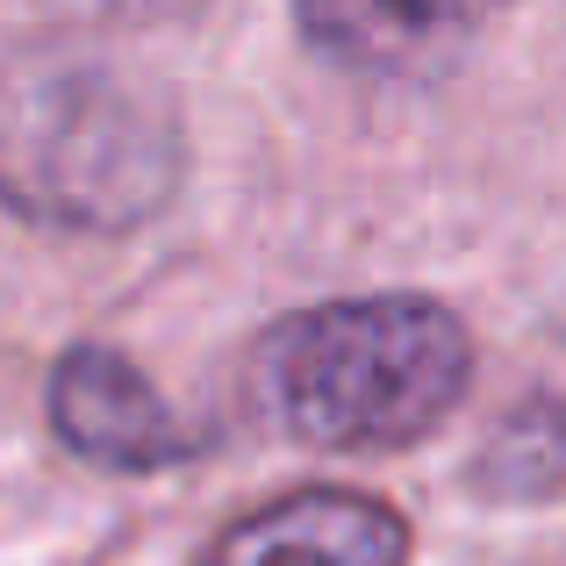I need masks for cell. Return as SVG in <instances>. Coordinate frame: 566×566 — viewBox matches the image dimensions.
I'll return each instance as SVG.
<instances>
[{
  "label": "cell",
  "mask_w": 566,
  "mask_h": 566,
  "mask_svg": "<svg viewBox=\"0 0 566 566\" xmlns=\"http://www.w3.org/2000/svg\"><path fill=\"white\" fill-rule=\"evenodd\" d=\"M208 566H409V516L359 488H294L237 516Z\"/></svg>",
  "instance_id": "277c9868"
},
{
  "label": "cell",
  "mask_w": 566,
  "mask_h": 566,
  "mask_svg": "<svg viewBox=\"0 0 566 566\" xmlns=\"http://www.w3.org/2000/svg\"><path fill=\"white\" fill-rule=\"evenodd\" d=\"M51 430L72 459L108 473H158L201 452L151 374L108 345H72L51 366Z\"/></svg>",
  "instance_id": "3957f363"
},
{
  "label": "cell",
  "mask_w": 566,
  "mask_h": 566,
  "mask_svg": "<svg viewBox=\"0 0 566 566\" xmlns=\"http://www.w3.org/2000/svg\"><path fill=\"white\" fill-rule=\"evenodd\" d=\"M473 337L430 294L316 302L259 345V401L316 452H401L459 409Z\"/></svg>",
  "instance_id": "6da1fadb"
},
{
  "label": "cell",
  "mask_w": 566,
  "mask_h": 566,
  "mask_svg": "<svg viewBox=\"0 0 566 566\" xmlns=\"http://www.w3.org/2000/svg\"><path fill=\"white\" fill-rule=\"evenodd\" d=\"M294 22L331 65L366 80H416L467 36V0H294Z\"/></svg>",
  "instance_id": "5b68a950"
},
{
  "label": "cell",
  "mask_w": 566,
  "mask_h": 566,
  "mask_svg": "<svg viewBox=\"0 0 566 566\" xmlns=\"http://www.w3.org/2000/svg\"><path fill=\"white\" fill-rule=\"evenodd\" d=\"M187 172L180 115L158 86L101 65L0 80V201L65 230H137Z\"/></svg>",
  "instance_id": "7a4b0ae2"
}]
</instances>
